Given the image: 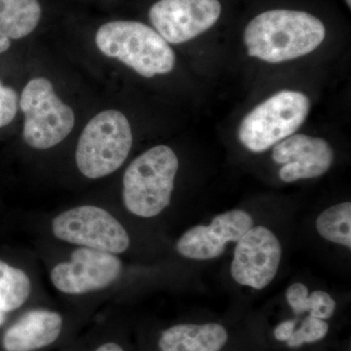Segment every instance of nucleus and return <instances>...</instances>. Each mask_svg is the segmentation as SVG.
<instances>
[{
	"mask_svg": "<svg viewBox=\"0 0 351 351\" xmlns=\"http://www.w3.org/2000/svg\"><path fill=\"white\" fill-rule=\"evenodd\" d=\"M18 112V95L0 82V128L10 124Z\"/></svg>",
	"mask_w": 351,
	"mask_h": 351,
	"instance_id": "nucleus-20",
	"label": "nucleus"
},
{
	"mask_svg": "<svg viewBox=\"0 0 351 351\" xmlns=\"http://www.w3.org/2000/svg\"><path fill=\"white\" fill-rule=\"evenodd\" d=\"M326 36L325 25L304 11L274 9L247 25L244 43L250 57L279 64L311 54Z\"/></svg>",
	"mask_w": 351,
	"mask_h": 351,
	"instance_id": "nucleus-1",
	"label": "nucleus"
},
{
	"mask_svg": "<svg viewBox=\"0 0 351 351\" xmlns=\"http://www.w3.org/2000/svg\"><path fill=\"white\" fill-rule=\"evenodd\" d=\"M32 283L24 270L11 267L0 260V307L2 311H15L29 299Z\"/></svg>",
	"mask_w": 351,
	"mask_h": 351,
	"instance_id": "nucleus-16",
	"label": "nucleus"
},
{
	"mask_svg": "<svg viewBox=\"0 0 351 351\" xmlns=\"http://www.w3.org/2000/svg\"><path fill=\"white\" fill-rule=\"evenodd\" d=\"M132 145L133 134L125 115L104 110L83 129L76 147V165L89 179L107 177L125 162Z\"/></svg>",
	"mask_w": 351,
	"mask_h": 351,
	"instance_id": "nucleus-4",
	"label": "nucleus"
},
{
	"mask_svg": "<svg viewBox=\"0 0 351 351\" xmlns=\"http://www.w3.org/2000/svg\"><path fill=\"white\" fill-rule=\"evenodd\" d=\"M329 331V325L325 320L308 316L302 323L301 327L295 330L287 341L289 348H299L304 343H316L326 337Z\"/></svg>",
	"mask_w": 351,
	"mask_h": 351,
	"instance_id": "nucleus-18",
	"label": "nucleus"
},
{
	"mask_svg": "<svg viewBox=\"0 0 351 351\" xmlns=\"http://www.w3.org/2000/svg\"><path fill=\"white\" fill-rule=\"evenodd\" d=\"M282 257V247L271 230L253 226L237 242L230 267L240 285L262 290L274 280Z\"/></svg>",
	"mask_w": 351,
	"mask_h": 351,
	"instance_id": "nucleus-10",
	"label": "nucleus"
},
{
	"mask_svg": "<svg viewBox=\"0 0 351 351\" xmlns=\"http://www.w3.org/2000/svg\"><path fill=\"white\" fill-rule=\"evenodd\" d=\"M96 351H124L121 346L114 343H108L101 346Z\"/></svg>",
	"mask_w": 351,
	"mask_h": 351,
	"instance_id": "nucleus-23",
	"label": "nucleus"
},
{
	"mask_svg": "<svg viewBox=\"0 0 351 351\" xmlns=\"http://www.w3.org/2000/svg\"><path fill=\"white\" fill-rule=\"evenodd\" d=\"M334 151L324 138L294 134L274 147L272 159L282 164L279 177L285 182L324 175L334 162Z\"/></svg>",
	"mask_w": 351,
	"mask_h": 351,
	"instance_id": "nucleus-12",
	"label": "nucleus"
},
{
	"mask_svg": "<svg viewBox=\"0 0 351 351\" xmlns=\"http://www.w3.org/2000/svg\"><path fill=\"white\" fill-rule=\"evenodd\" d=\"M254 226L253 219L243 210L219 214L210 226H195L178 240L176 248L182 257L196 261L213 260L223 255L226 245L239 242Z\"/></svg>",
	"mask_w": 351,
	"mask_h": 351,
	"instance_id": "nucleus-11",
	"label": "nucleus"
},
{
	"mask_svg": "<svg viewBox=\"0 0 351 351\" xmlns=\"http://www.w3.org/2000/svg\"><path fill=\"white\" fill-rule=\"evenodd\" d=\"M221 14L219 0H159L149 20L164 40L181 44L211 29Z\"/></svg>",
	"mask_w": 351,
	"mask_h": 351,
	"instance_id": "nucleus-8",
	"label": "nucleus"
},
{
	"mask_svg": "<svg viewBox=\"0 0 351 351\" xmlns=\"http://www.w3.org/2000/svg\"><path fill=\"white\" fill-rule=\"evenodd\" d=\"M318 233L332 243L351 248V203L343 202L328 208L316 219Z\"/></svg>",
	"mask_w": 351,
	"mask_h": 351,
	"instance_id": "nucleus-17",
	"label": "nucleus"
},
{
	"mask_svg": "<svg viewBox=\"0 0 351 351\" xmlns=\"http://www.w3.org/2000/svg\"><path fill=\"white\" fill-rule=\"evenodd\" d=\"M5 311H2L1 307H0V326H1L4 321H5Z\"/></svg>",
	"mask_w": 351,
	"mask_h": 351,
	"instance_id": "nucleus-24",
	"label": "nucleus"
},
{
	"mask_svg": "<svg viewBox=\"0 0 351 351\" xmlns=\"http://www.w3.org/2000/svg\"><path fill=\"white\" fill-rule=\"evenodd\" d=\"M308 288L302 283H294L286 291V300L295 314L308 311Z\"/></svg>",
	"mask_w": 351,
	"mask_h": 351,
	"instance_id": "nucleus-21",
	"label": "nucleus"
},
{
	"mask_svg": "<svg viewBox=\"0 0 351 351\" xmlns=\"http://www.w3.org/2000/svg\"><path fill=\"white\" fill-rule=\"evenodd\" d=\"M20 108L25 114L23 137L32 149H48L59 145L75 126L73 108L57 96L47 78L27 82L21 95Z\"/></svg>",
	"mask_w": 351,
	"mask_h": 351,
	"instance_id": "nucleus-6",
	"label": "nucleus"
},
{
	"mask_svg": "<svg viewBox=\"0 0 351 351\" xmlns=\"http://www.w3.org/2000/svg\"><path fill=\"white\" fill-rule=\"evenodd\" d=\"M122 263L113 254L80 247L71 260L57 265L51 281L60 292L83 295L112 285L121 274Z\"/></svg>",
	"mask_w": 351,
	"mask_h": 351,
	"instance_id": "nucleus-9",
	"label": "nucleus"
},
{
	"mask_svg": "<svg viewBox=\"0 0 351 351\" xmlns=\"http://www.w3.org/2000/svg\"><path fill=\"white\" fill-rule=\"evenodd\" d=\"M179 159L167 145H156L132 161L123 177V201L130 213L152 218L169 206Z\"/></svg>",
	"mask_w": 351,
	"mask_h": 351,
	"instance_id": "nucleus-3",
	"label": "nucleus"
},
{
	"mask_svg": "<svg viewBox=\"0 0 351 351\" xmlns=\"http://www.w3.org/2000/svg\"><path fill=\"white\" fill-rule=\"evenodd\" d=\"M297 320H286L281 322L274 330V337L277 341H287L294 334Z\"/></svg>",
	"mask_w": 351,
	"mask_h": 351,
	"instance_id": "nucleus-22",
	"label": "nucleus"
},
{
	"mask_svg": "<svg viewBox=\"0 0 351 351\" xmlns=\"http://www.w3.org/2000/svg\"><path fill=\"white\" fill-rule=\"evenodd\" d=\"M309 316H313L318 319L327 320L334 315L336 309V302L334 299L323 291H314L308 295Z\"/></svg>",
	"mask_w": 351,
	"mask_h": 351,
	"instance_id": "nucleus-19",
	"label": "nucleus"
},
{
	"mask_svg": "<svg viewBox=\"0 0 351 351\" xmlns=\"http://www.w3.org/2000/svg\"><path fill=\"white\" fill-rule=\"evenodd\" d=\"M228 339L226 328L217 323L180 324L164 331L158 345L161 351H219Z\"/></svg>",
	"mask_w": 351,
	"mask_h": 351,
	"instance_id": "nucleus-14",
	"label": "nucleus"
},
{
	"mask_svg": "<svg viewBox=\"0 0 351 351\" xmlns=\"http://www.w3.org/2000/svg\"><path fill=\"white\" fill-rule=\"evenodd\" d=\"M311 101L302 92L272 95L242 119L237 131L239 142L252 152H263L294 135L306 121Z\"/></svg>",
	"mask_w": 351,
	"mask_h": 351,
	"instance_id": "nucleus-5",
	"label": "nucleus"
},
{
	"mask_svg": "<svg viewBox=\"0 0 351 351\" xmlns=\"http://www.w3.org/2000/svg\"><path fill=\"white\" fill-rule=\"evenodd\" d=\"M63 328L59 313L34 309L24 314L4 334L2 346L5 351H36L54 343Z\"/></svg>",
	"mask_w": 351,
	"mask_h": 351,
	"instance_id": "nucleus-13",
	"label": "nucleus"
},
{
	"mask_svg": "<svg viewBox=\"0 0 351 351\" xmlns=\"http://www.w3.org/2000/svg\"><path fill=\"white\" fill-rule=\"evenodd\" d=\"M52 232L62 241L113 255L124 253L130 246L123 226L105 209L92 205L58 215L53 219Z\"/></svg>",
	"mask_w": 351,
	"mask_h": 351,
	"instance_id": "nucleus-7",
	"label": "nucleus"
},
{
	"mask_svg": "<svg viewBox=\"0 0 351 351\" xmlns=\"http://www.w3.org/2000/svg\"><path fill=\"white\" fill-rule=\"evenodd\" d=\"M40 19L38 0H0V54L9 49L11 39L31 34Z\"/></svg>",
	"mask_w": 351,
	"mask_h": 351,
	"instance_id": "nucleus-15",
	"label": "nucleus"
},
{
	"mask_svg": "<svg viewBox=\"0 0 351 351\" xmlns=\"http://www.w3.org/2000/svg\"><path fill=\"white\" fill-rule=\"evenodd\" d=\"M346 4H348V8L351 7V0H346Z\"/></svg>",
	"mask_w": 351,
	"mask_h": 351,
	"instance_id": "nucleus-25",
	"label": "nucleus"
},
{
	"mask_svg": "<svg viewBox=\"0 0 351 351\" xmlns=\"http://www.w3.org/2000/svg\"><path fill=\"white\" fill-rule=\"evenodd\" d=\"M97 47L105 56L117 59L143 77L167 75L175 68L174 51L149 25L134 21H113L96 34Z\"/></svg>",
	"mask_w": 351,
	"mask_h": 351,
	"instance_id": "nucleus-2",
	"label": "nucleus"
}]
</instances>
